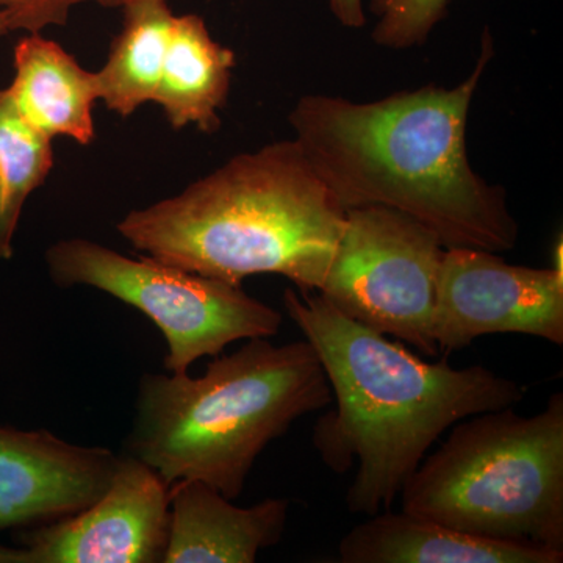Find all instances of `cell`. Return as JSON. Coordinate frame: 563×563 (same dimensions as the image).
I'll return each instance as SVG.
<instances>
[{
    "instance_id": "cell-1",
    "label": "cell",
    "mask_w": 563,
    "mask_h": 563,
    "mask_svg": "<svg viewBox=\"0 0 563 563\" xmlns=\"http://www.w3.org/2000/svg\"><path fill=\"white\" fill-rule=\"evenodd\" d=\"M495 55L485 31L473 73L454 88L352 102L307 95L291 110L295 140L343 209L385 207L431 229L444 247L514 250L520 225L501 187L473 172L466 122Z\"/></svg>"
},
{
    "instance_id": "cell-2",
    "label": "cell",
    "mask_w": 563,
    "mask_h": 563,
    "mask_svg": "<svg viewBox=\"0 0 563 563\" xmlns=\"http://www.w3.org/2000/svg\"><path fill=\"white\" fill-rule=\"evenodd\" d=\"M331 385L335 409L318 420L313 446L331 472L357 465L347 510L372 517L391 509L444 432L472 415L523 401L525 388L483 365L426 362L384 333L339 312L318 291L284 292Z\"/></svg>"
},
{
    "instance_id": "cell-3",
    "label": "cell",
    "mask_w": 563,
    "mask_h": 563,
    "mask_svg": "<svg viewBox=\"0 0 563 563\" xmlns=\"http://www.w3.org/2000/svg\"><path fill=\"white\" fill-rule=\"evenodd\" d=\"M346 209L296 140L244 152L173 198L133 210L118 232L147 257L242 285L276 274L320 291Z\"/></svg>"
},
{
    "instance_id": "cell-4",
    "label": "cell",
    "mask_w": 563,
    "mask_h": 563,
    "mask_svg": "<svg viewBox=\"0 0 563 563\" xmlns=\"http://www.w3.org/2000/svg\"><path fill=\"white\" fill-rule=\"evenodd\" d=\"M333 401L312 344L246 340L217 355L201 377H141L125 454L161 474L166 485L202 481L236 499L258 455L303 415Z\"/></svg>"
},
{
    "instance_id": "cell-5",
    "label": "cell",
    "mask_w": 563,
    "mask_h": 563,
    "mask_svg": "<svg viewBox=\"0 0 563 563\" xmlns=\"http://www.w3.org/2000/svg\"><path fill=\"white\" fill-rule=\"evenodd\" d=\"M404 512L503 542L563 551V395L525 417L472 415L426 455L401 492Z\"/></svg>"
},
{
    "instance_id": "cell-6",
    "label": "cell",
    "mask_w": 563,
    "mask_h": 563,
    "mask_svg": "<svg viewBox=\"0 0 563 563\" xmlns=\"http://www.w3.org/2000/svg\"><path fill=\"white\" fill-rule=\"evenodd\" d=\"M51 279L58 287H91L140 310L163 333L165 368L188 373L202 357H217L228 344L272 339L282 314L252 298L242 285L187 272L143 255L120 252L84 239L62 240L46 252Z\"/></svg>"
},
{
    "instance_id": "cell-7",
    "label": "cell",
    "mask_w": 563,
    "mask_h": 563,
    "mask_svg": "<svg viewBox=\"0 0 563 563\" xmlns=\"http://www.w3.org/2000/svg\"><path fill=\"white\" fill-rule=\"evenodd\" d=\"M444 251L431 229L399 211L346 210L342 239L318 292L351 320L435 357Z\"/></svg>"
},
{
    "instance_id": "cell-8",
    "label": "cell",
    "mask_w": 563,
    "mask_h": 563,
    "mask_svg": "<svg viewBox=\"0 0 563 563\" xmlns=\"http://www.w3.org/2000/svg\"><path fill=\"white\" fill-rule=\"evenodd\" d=\"M495 333H521L563 344V269L528 268L496 252L446 247L435 310L444 357Z\"/></svg>"
},
{
    "instance_id": "cell-9",
    "label": "cell",
    "mask_w": 563,
    "mask_h": 563,
    "mask_svg": "<svg viewBox=\"0 0 563 563\" xmlns=\"http://www.w3.org/2000/svg\"><path fill=\"white\" fill-rule=\"evenodd\" d=\"M169 539V487L129 454L87 509L18 536L29 563H161Z\"/></svg>"
},
{
    "instance_id": "cell-10",
    "label": "cell",
    "mask_w": 563,
    "mask_h": 563,
    "mask_svg": "<svg viewBox=\"0 0 563 563\" xmlns=\"http://www.w3.org/2000/svg\"><path fill=\"white\" fill-rule=\"evenodd\" d=\"M118 463L120 455L107 448L0 426V531L87 509L109 488Z\"/></svg>"
},
{
    "instance_id": "cell-11",
    "label": "cell",
    "mask_w": 563,
    "mask_h": 563,
    "mask_svg": "<svg viewBox=\"0 0 563 563\" xmlns=\"http://www.w3.org/2000/svg\"><path fill=\"white\" fill-rule=\"evenodd\" d=\"M287 499L239 507L202 481L169 485V539L163 563H254L280 542Z\"/></svg>"
},
{
    "instance_id": "cell-12",
    "label": "cell",
    "mask_w": 563,
    "mask_h": 563,
    "mask_svg": "<svg viewBox=\"0 0 563 563\" xmlns=\"http://www.w3.org/2000/svg\"><path fill=\"white\" fill-rule=\"evenodd\" d=\"M343 563H561L563 551L455 531L431 518L391 509L343 537Z\"/></svg>"
},
{
    "instance_id": "cell-13",
    "label": "cell",
    "mask_w": 563,
    "mask_h": 563,
    "mask_svg": "<svg viewBox=\"0 0 563 563\" xmlns=\"http://www.w3.org/2000/svg\"><path fill=\"white\" fill-rule=\"evenodd\" d=\"M13 65L9 91L25 120L51 139L68 136L84 146L95 141L96 73L40 33H29L16 44Z\"/></svg>"
},
{
    "instance_id": "cell-14",
    "label": "cell",
    "mask_w": 563,
    "mask_h": 563,
    "mask_svg": "<svg viewBox=\"0 0 563 563\" xmlns=\"http://www.w3.org/2000/svg\"><path fill=\"white\" fill-rule=\"evenodd\" d=\"M233 68L235 54L211 38L201 16H174L154 102L177 131L195 124L201 132H217L220 110L231 92Z\"/></svg>"
},
{
    "instance_id": "cell-15",
    "label": "cell",
    "mask_w": 563,
    "mask_h": 563,
    "mask_svg": "<svg viewBox=\"0 0 563 563\" xmlns=\"http://www.w3.org/2000/svg\"><path fill=\"white\" fill-rule=\"evenodd\" d=\"M122 10V31L96 80L99 101L129 118L144 103L155 101L176 14L168 0H129Z\"/></svg>"
},
{
    "instance_id": "cell-16",
    "label": "cell",
    "mask_w": 563,
    "mask_h": 563,
    "mask_svg": "<svg viewBox=\"0 0 563 563\" xmlns=\"http://www.w3.org/2000/svg\"><path fill=\"white\" fill-rule=\"evenodd\" d=\"M52 140L25 120L9 88L0 90V262L13 257L25 202L54 168Z\"/></svg>"
},
{
    "instance_id": "cell-17",
    "label": "cell",
    "mask_w": 563,
    "mask_h": 563,
    "mask_svg": "<svg viewBox=\"0 0 563 563\" xmlns=\"http://www.w3.org/2000/svg\"><path fill=\"white\" fill-rule=\"evenodd\" d=\"M450 0H372L373 41L388 49L422 46L448 13Z\"/></svg>"
},
{
    "instance_id": "cell-18",
    "label": "cell",
    "mask_w": 563,
    "mask_h": 563,
    "mask_svg": "<svg viewBox=\"0 0 563 563\" xmlns=\"http://www.w3.org/2000/svg\"><path fill=\"white\" fill-rule=\"evenodd\" d=\"M87 0H0L9 14L11 32L40 33L51 25H65L70 11Z\"/></svg>"
},
{
    "instance_id": "cell-19",
    "label": "cell",
    "mask_w": 563,
    "mask_h": 563,
    "mask_svg": "<svg viewBox=\"0 0 563 563\" xmlns=\"http://www.w3.org/2000/svg\"><path fill=\"white\" fill-rule=\"evenodd\" d=\"M333 16L347 29H362L365 25L363 0H329Z\"/></svg>"
},
{
    "instance_id": "cell-20",
    "label": "cell",
    "mask_w": 563,
    "mask_h": 563,
    "mask_svg": "<svg viewBox=\"0 0 563 563\" xmlns=\"http://www.w3.org/2000/svg\"><path fill=\"white\" fill-rule=\"evenodd\" d=\"M0 563H29L27 554L21 547H5L0 543Z\"/></svg>"
},
{
    "instance_id": "cell-21",
    "label": "cell",
    "mask_w": 563,
    "mask_h": 563,
    "mask_svg": "<svg viewBox=\"0 0 563 563\" xmlns=\"http://www.w3.org/2000/svg\"><path fill=\"white\" fill-rule=\"evenodd\" d=\"M92 2L99 3L101 7H107V9H122L129 0H92Z\"/></svg>"
},
{
    "instance_id": "cell-22",
    "label": "cell",
    "mask_w": 563,
    "mask_h": 563,
    "mask_svg": "<svg viewBox=\"0 0 563 563\" xmlns=\"http://www.w3.org/2000/svg\"><path fill=\"white\" fill-rule=\"evenodd\" d=\"M11 32V25L9 20V14L5 11L0 10V36L7 35V33Z\"/></svg>"
}]
</instances>
